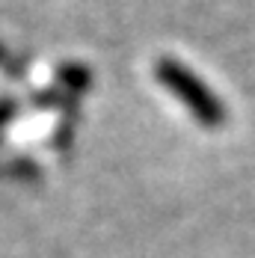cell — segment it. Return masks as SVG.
Here are the masks:
<instances>
[{
  "label": "cell",
  "instance_id": "obj_1",
  "mask_svg": "<svg viewBox=\"0 0 255 258\" xmlns=\"http://www.w3.org/2000/svg\"><path fill=\"white\" fill-rule=\"evenodd\" d=\"M154 75H157V80L169 92L178 95L181 104L202 122L205 128H220L226 122V107H223V101L205 86L202 78L196 72H190L187 66H181L178 59H160L154 66Z\"/></svg>",
  "mask_w": 255,
  "mask_h": 258
}]
</instances>
